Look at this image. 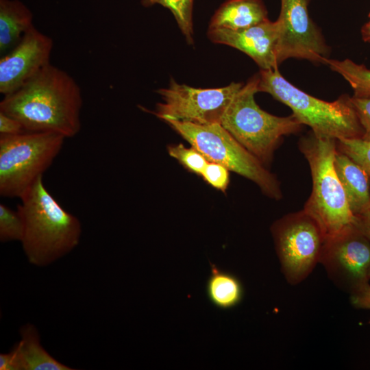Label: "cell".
Returning a JSON list of instances; mask_svg holds the SVG:
<instances>
[{"mask_svg": "<svg viewBox=\"0 0 370 370\" xmlns=\"http://www.w3.org/2000/svg\"><path fill=\"white\" fill-rule=\"evenodd\" d=\"M369 21L361 27V37L364 42L370 43V12L369 14Z\"/></svg>", "mask_w": 370, "mask_h": 370, "instance_id": "f546056e", "label": "cell"}, {"mask_svg": "<svg viewBox=\"0 0 370 370\" xmlns=\"http://www.w3.org/2000/svg\"><path fill=\"white\" fill-rule=\"evenodd\" d=\"M0 370H19L16 356L12 350L0 354Z\"/></svg>", "mask_w": 370, "mask_h": 370, "instance_id": "f1b7e54d", "label": "cell"}, {"mask_svg": "<svg viewBox=\"0 0 370 370\" xmlns=\"http://www.w3.org/2000/svg\"><path fill=\"white\" fill-rule=\"evenodd\" d=\"M210 274L206 283L210 301L221 310L231 309L243 300L244 288L241 281L230 272L220 269L210 262Z\"/></svg>", "mask_w": 370, "mask_h": 370, "instance_id": "ac0fdd59", "label": "cell"}, {"mask_svg": "<svg viewBox=\"0 0 370 370\" xmlns=\"http://www.w3.org/2000/svg\"><path fill=\"white\" fill-rule=\"evenodd\" d=\"M65 138L54 132L0 135V195L20 199L51 166Z\"/></svg>", "mask_w": 370, "mask_h": 370, "instance_id": "52a82bcc", "label": "cell"}, {"mask_svg": "<svg viewBox=\"0 0 370 370\" xmlns=\"http://www.w3.org/2000/svg\"><path fill=\"white\" fill-rule=\"evenodd\" d=\"M164 122L208 161L222 164L252 181L266 196L275 200L282 198L280 184L275 175L221 124L201 125L170 119Z\"/></svg>", "mask_w": 370, "mask_h": 370, "instance_id": "8992f818", "label": "cell"}, {"mask_svg": "<svg viewBox=\"0 0 370 370\" xmlns=\"http://www.w3.org/2000/svg\"><path fill=\"white\" fill-rule=\"evenodd\" d=\"M33 14L20 0H0V52L4 55L32 27Z\"/></svg>", "mask_w": 370, "mask_h": 370, "instance_id": "e0dca14e", "label": "cell"}, {"mask_svg": "<svg viewBox=\"0 0 370 370\" xmlns=\"http://www.w3.org/2000/svg\"><path fill=\"white\" fill-rule=\"evenodd\" d=\"M350 302L356 308L370 310V284L367 283L358 291L350 295Z\"/></svg>", "mask_w": 370, "mask_h": 370, "instance_id": "4316f807", "label": "cell"}, {"mask_svg": "<svg viewBox=\"0 0 370 370\" xmlns=\"http://www.w3.org/2000/svg\"><path fill=\"white\" fill-rule=\"evenodd\" d=\"M334 167L349 208L356 217L370 208V180L365 171L347 155L337 151Z\"/></svg>", "mask_w": 370, "mask_h": 370, "instance_id": "5bb4252c", "label": "cell"}, {"mask_svg": "<svg viewBox=\"0 0 370 370\" xmlns=\"http://www.w3.org/2000/svg\"><path fill=\"white\" fill-rule=\"evenodd\" d=\"M275 251L286 281L297 285L319 263L325 238L304 210L286 214L271 227Z\"/></svg>", "mask_w": 370, "mask_h": 370, "instance_id": "ba28073f", "label": "cell"}, {"mask_svg": "<svg viewBox=\"0 0 370 370\" xmlns=\"http://www.w3.org/2000/svg\"><path fill=\"white\" fill-rule=\"evenodd\" d=\"M20 199L17 211L24 224L21 242L29 263L47 266L77 246L82 234L81 223L50 194L42 176Z\"/></svg>", "mask_w": 370, "mask_h": 370, "instance_id": "7a4b0ae2", "label": "cell"}, {"mask_svg": "<svg viewBox=\"0 0 370 370\" xmlns=\"http://www.w3.org/2000/svg\"><path fill=\"white\" fill-rule=\"evenodd\" d=\"M194 0H140L145 7L159 4L169 9L188 43L193 42V9Z\"/></svg>", "mask_w": 370, "mask_h": 370, "instance_id": "ffe728a7", "label": "cell"}, {"mask_svg": "<svg viewBox=\"0 0 370 370\" xmlns=\"http://www.w3.org/2000/svg\"><path fill=\"white\" fill-rule=\"evenodd\" d=\"M267 18V11L261 0H227L212 16L209 28L240 30Z\"/></svg>", "mask_w": 370, "mask_h": 370, "instance_id": "9a60e30c", "label": "cell"}, {"mask_svg": "<svg viewBox=\"0 0 370 370\" xmlns=\"http://www.w3.org/2000/svg\"><path fill=\"white\" fill-rule=\"evenodd\" d=\"M229 170L222 164L208 162L201 175L212 187L225 191L230 182Z\"/></svg>", "mask_w": 370, "mask_h": 370, "instance_id": "cb8c5ba5", "label": "cell"}, {"mask_svg": "<svg viewBox=\"0 0 370 370\" xmlns=\"http://www.w3.org/2000/svg\"><path fill=\"white\" fill-rule=\"evenodd\" d=\"M21 339L12 349L19 370H71L51 356L42 346L38 332L30 323L20 329Z\"/></svg>", "mask_w": 370, "mask_h": 370, "instance_id": "2e32d148", "label": "cell"}, {"mask_svg": "<svg viewBox=\"0 0 370 370\" xmlns=\"http://www.w3.org/2000/svg\"><path fill=\"white\" fill-rule=\"evenodd\" d=\"M309 0H281L277 24L278 65L288 58L326 63L329 50L317 26L309 16Z\"/></svg>", "mask_w": 370, "mask_h": 370, "instance_id": "30bf717a", "label": "cell"}, {"mask_svg": "<svg viewBox=\"0 0 370 370\" xmlns=\"http://www.w3.org/2000/svg\"><path fill=\"white\" fill-rule=\"evenodd\" d=\"M53 39L34 25L0 59V92L9 95L50 63Z\"/></svg>", "mask_w": 370, "mask_h": 370, "instance_id": "7c38bea8", "label": "cell"}, {"mask_svg": "<svg viewBox=\"0 0 370 370\" xmlns=\"http://www.w3.org/2000/svg\"><path fill=\"white\" fill-rule=\"evenodd\" d=\"M299 149L308 162L312 182L303 210L317 222L326 241L356 223L334 167L337 140L311 132L299 140Z\"/></svg>", "mask_w": 370, "mask_h": 370, "instance_id": "3957f363", "label": "cell"}, {"mask_svg": "<svg viewBox=\"0 0 370 370\" xmlns=\"http://www.w3.org/2000/svg\"><path fill=\"white\" fill-rule=\"evenodd\" d=\"M258 90L289 107L292 114L316 135L336 140L364 136L363 127L348 95L332 102L319 99L287 81L278 68L260 71Z\"/></svg>", "mask_w": 370, "mask_h": 370, "instance_id": "277c9868", "label": "cell"}, {"mask_svg": "<svg viewBox=\"0 0 370 370\" xmlns=\"http://www.w3.org/2000/svg\"><path fill=\"white\" fill-rule=\"evenodd\" d=\"M207 35L214 43L232 47L247 54L261 70L278 68L275 21L267 18L257 25L240 30L208 28Z\"/></svg>", "mask_w": 370, "mask_h": 370, "instance_id": "4fadbf2b", "label": "cell"}, {"mask_svg": "<svg viewBox=\"0 0 370 370\" xmlns=\"http://www.w3.org/2000/svg\"><path fill=\"white\" fill-rule=\"evenodd\" d=\"M352 103L363 127V139L370 140V97H351Z\"/></svg>", "mask_w": 370, "mask_h": 370, "instance_id": "d4e9b609", "label": "cell"}, {"mask_svg": "<svg viewBox=\"0 0 370 370\" xmlns=\"http://www.w3.org/2000/svg\"><path fill=\"white\" fill-rule=\"evenodd\" d=\"M319 263L338 288L352 295L370 280V241L354 225L325 241Z\"/></svg>", "mask_w": 370, "mask_h": 370, "instance_id": "8fae6325", "label": "cell"}, {"mask_svg": "<svg viewBox=\"0 0 370 370\" xmlns=\"http://www.w3.org/2000/svg\"><path fill=\"white\" fill-rule=\"evenodd\" d=\"M355 225L370 241V208L356 217Z\"/></svg>", "mask_w": 370, "mask_h": 370, "instance_id": "83f0119b", "label": "cell"}, {"mask_svg": "<svg viewBox=\"0 0 370 370\" xmlns=\"http://www.w3.org/2000/svg\"><path fill=\"white\" fill-rule=\"evenodd\" d=\"M259 74L240 88L227 108L221 125L266 167L284 136L297 134L303 125L293 115L277 116L260 108Z\"/></svg>", "mask_w": 370, "mask_h": 370, "instance_id": "5b68a950", "label": "cell"}, {"mask_svg": "<svg viewBox=\"0 0 370 370\" xmlns=\"http://www.w3.org/2000/svg\"><path fill=\"white\" fill-rule=\"evenodd\" d=\"M243 86L232 82L220 88H201L178 84L171 79L167 88L157 90L162 102L150 112L160 119L196 124H221L230 102Z\"/></svg>", "mask_w": 370, "mask_h": 370, "instance_id": "9c48e42d", "label": "cell"}, {"mask_svg": "<svg viewBox=\"0 0 370 370\" xmlns=\"http://www.w3.org/2000/svg\"><path fill=\"white\" fill-rule=\"evenodd\" d=\"M82 105V90L75 79L49 63L3 96L0 111L18 120L26 132H54L66 138L81 130Z\"/></svg>", "mask_w": 370, "mask_h": 370, "instance_id": "6da1fadb", "label": "cell"}, {"mask_svg": "<svg viewBox=\"0 0 370 370\" xmlns=\"http://www.w3.org/2000/svg\"><path fill=\"white\" fill-rule=\"evenodd\" d=\"M326 64L349 83L354 90L353 96L370 97V69L350 59H328Z\"/></svg>", "mask_w": 370, "mask_h": 370, "instance_id": "d6986e66", "label": "cell"}, {"mask_svg": "<svg viewBox=\"0 0 370 370\" xmlns=\"http://www.w3.org/2000/svg\"><path fill=\"white\" fill-rule=\"evenodd\" d=\"M337 149L359 164L370 180V140L363 138L340 139L337 140Z\"/></svg>", "mask_w": 370, "mask_h": 370, "instance_id": "7402d4cb", "label": "cell"}, {"mask_svg": "<svg viewBox=\"0 0 370 370\" xmlns=\"http://www.w3.org/2000/svg\"><path fill=\"white\" fill-rule=\"evenodd\" d=\"M25 132L18 120L0 111V135H15Z\"/></svg>", "mask_w": 370, "mask_h": 370, "instance_id": "484cf974", "label": "cell"}, {"mask_svg": "<svg viewBox=\"0 0 370 370\" xmlns=\"http://www.w3.org/2000/svg\"><path fill=\"white\" fill-rule=\"evenodd\" d=\"M369 277H370V271H369Z\"/></svg>", "mask_w": 370, "mask_h": 370, "instance_id": "4dcf8cb0", "label": "cell"}, {"mask_svg": "<svg viewBox=\"0 0 370 370\" xmlns=\"http://www.w3.org/2000/svg\"><path fill=\"white\" fill-rule=\"evenodd\" d=\"M170 156L176 159L181 164L191 172L201 174L208 163L204 156L195 147H186L183 144L169 145L167 148Z\"/></svg>", "mask_w": 370, "mask_h": 370, "instance_id": "603a6c76", "label": "cell"}, {"mask_svg": "<svg viewBox=\"0 0 370 370\" xmlns=\"http://www.w3.org/2000/svg\"><path fill=\"white\" fill-rule=\"evenodd\" d=\"M24 232L23 219L16 211L3 204H0V241L2 243L21 241Z\"/></svg>", "mask_w": 370, "mask_h": 370, "instance_id": "44dd1931", "label": "cell"}]
</instances>
